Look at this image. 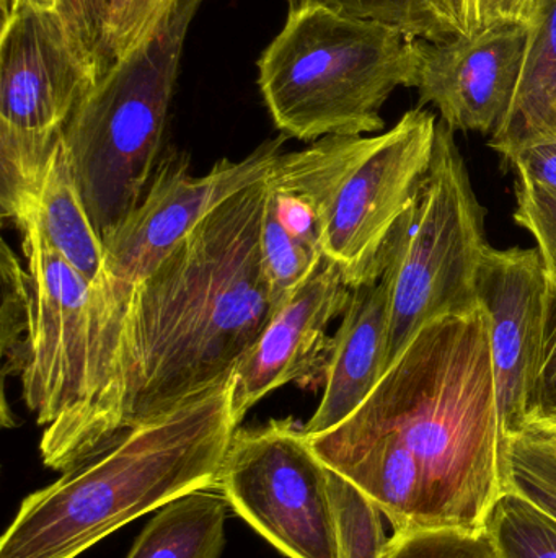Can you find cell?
Returning <instances> with one entry per match:
<instances>
[{
    "label": "cell",
    "instance_id": "cell-4",
    "mask_svg": "<svg viewBox=\"0 0 556 558\" xmlns=\"http://www.w3.org/2000/svg\"><path fill=\"white\" fill-rule=\"evenodd\" d=\"M237 428L228 380L123 429L22 501L0 558H77L124 524L215 487Z\"/></svg>",
    "mask_w": 556,
    "mask_h": 558
},
{
    "label": "cell",
    "instance_id": "cell-33",
    "mask_svg": "<svg viewBox=\"0 0 556 558\" xmlns=\"http://www.w3.org/2000/svg\"><path fill=\"white\" fill-rule=\"evenodd\" d=\"M289 2V9H296V7L306 5V3L316 2V0H287Z\"/></svg>",
    "mask_w": 556,
    "mask_h": 558
},
{
    "label": "cell",
    "instance_id": "cell-7",
    "mask_svg": "<svg viewBox=\"0 0 556 558\" xmlns=\"http://www.w3.org/2000/svg\"><path fill=\"white\" fill-rule=\"evenodd\" d=\"M486 247L485 209L473 192L454 131L440 121L417 205L387 252L391 325L385 371L431 322L479 308L475 279Z\"/></svg>",
    "mask_w": 556,
    "mask_h": 558
},
{
    "label": "cell",
    "instance_id": "cell-31",
    "mask_svg": "<svg viewBox=\"0 0 556 558\" xmlns=\"http://www.w3.org/2000/svg\"><path fill=\"white\" fill-rule=\"evenodd\" d=\"M13 2L20 3V5L32 7V9L36 10L61 13L65 19V22H67L69 28H71L72 33L77 36L78 41L85 46L84 28H82L78 0H13ZM85 48H87V46H85ZM91 58H94V56H91Z\"/></svg>",
    "mask_w": 556,
    "mask_h": 558
},
{
    "label": "cell",
    "instance_id": "cell-27",
    "mask_svg": "<svg viewBox=\"0 0 556 558\" xmlns=\"http://www.w3.org/2000/svg\"><path fill=\"white\" fill-rule=\"evenodd\" d=\"M552 418H556V282L548 281L547 302H545L544 357H542L529 426Z\"/></svg>",
    "mask_w": 556,
    "mask_h": 558
},
{
    "label": "cell",
    "instance_id": "cell-28",
    "mask_svg": "<svg viewBox=\"0 0 556 558\" xmlns=\"http://www.w3.org/2000/svg\"><path fill=\"white\" fill-rule=\"evenodd\" d=\"M519 179L529 180L556 192V140L528 144L508 160Z\"/></svg>",
    "mask_w": 556,
    "mask_h": 558
},
{
    "label": "cell",
    "instance_id": "cell-5",
    "mask_svg": "<svg viewBox=\"0 0 556 558\" xmlns=\"http://www.w3.org/2000/svg\"><path fill=\"white\" fill-rule=\"evenodd\" d=\"M417 39L319 2L289 9L258 61V87L281 134L316 143L384 130L381 111L415 87Z\"/></svg>",
    "mask_w": 556,
    "mask_h": 558
},
{
    "label": "cell",
    "instance_id": "cell-13",
    "mask_svg": "<svg viewBox=\"0 0 556 558\" xmlns=\"http://www.w3.org/2000/svg\"><path fill=\"white\" fill-rule=\"evenodd\" d=\"M548 277L538 248L489 247L475 292L485 314L499 415L506 436L526 432L544 357Z\"/></svg>",
    "mask_w": 556,
    "mask_h": 558
},
{
    "label": "cell",
    "instance_id": "cell-17",
    "mask_svg": "<svg viewBox=\"0 0 556 558\" xmlns=\"http://www.w3.org/2000/svg\"><path fill=\"white\" fill-rule=\"evenodd\" d=\"M20 221L35 222L52 248L91 286L116 288L108 274L103 239L88 215L64 141L52 153L35 198Z\"/></svg>",
    "mask_w": 556,
    "mask_h": 558
},
{
    "label": "cell",
    "instance_id": "cell-25",
    "mask_svg": "<svg viewBox=\"0 0 556 558\" xmlns=\"http://www.w3.org/2000/svg\"><path fill=\"white\" fill-rule=\"evenodd\" d=\"M176 0H110L107 51L111 65L152 36Z\"/></svg>",
    "mask_w": 556,
    "mask_h": 558
},
{
    "label": "cell",
    "instance_id": "cell-6",
    "mask_svg": "<svg viewBox=\"0 0 556 558\" xmlns=\"http://www.w3.org/2000/svg\"><path fill=\"white\" fill-rule=\"evenodd\" d=\"M205 0H176L156 32L114 62L65 128L64 147L98 234L143 202L160 160L186 35Z\"/></svg>",
    "mask_w": 556,
    "mask_h": 558
},
{
    "label": "cell",
    "instance_id": "cell-1",
    "mask_svg": "<svg viewBox=\"0 0 556 558\" xmlns=\"http://www.w3.org/2000/svg\"><path fill=\"white\" fill-rule=\"evenodd\" d=\"M267 177L202 219L131 286L123 429L228 383L276 314L261 255Z\"/></svg>",
    "mask_w": 556,
    "mask_h": 558
},
{
    "label": "cell",
    "instance_id": "cell-12",
    "mask_svg": "<svg viewBox=\"0 0 556 558\" xmlns=\"http://www.w3.org/2000/svg\"><path fill=\"white\" fill-rule=\"evenodd\" d=\"M378 137H323L281 154L271 167L260 244L277 301H286L325 257L323 238L339 190Z\"/></svg>",
    "mask_w": 556,
    "mask_h": 558
},
{
    "label": "cell",
    "instance_id": "cell-19",
    "mask_svg": "<svg viewBox=\"0 0 556 558\" xmlns=\"http://www.w3.org/2000/svg\"><path fill=\"white\" fill-rule=\"evenodd\" d=\"M227 501L196 490L157 510L126 558H219L225 546Z\"/></svg>",
    "mask_w": 556,
    "mask_h": 558
},
{
    "label": "cell",
    "instance_id": "cell-14",
    "mask_svg": "<svg viewBox=\"0 0 556 558\" xmlns=\"http://www.w3.org/2000/svg\"><path fill=\"white\" fill-rule=\"evenodd\" d=\"M529 25L498 22L443 41L417 39L420 107L437 108L453 131L492 137L508 118L524 71Z\"/></svg>",
    "mask_w": 556,
    "mask_h": 558
},
{
    "label": "cell",
    "instance_id": "cell-29",
    "mask_svg": "<svg viewBox=\"0 0 556 558\" xmlns=\"http://www.w3.org/2000/svg\"><path fill=\"white\" fill-rule=\"evenodd\" d=\"M108 2L110 0H78L85 46L97 62L100 77L111 68L107 51Z\"/></svg>",
    "mask_w": 556,
    "mask_h": 558
},
{
    "label": "cell",
    "instance_id": "cell-24",
    "mask_svg": "<svg viewBox=\"0 0 556 558\" xmlns=\"http://www.w3.org/2000/svg\"><path fill=\"white\" fill-rule=\"evenodd\" d=\"M381 558H498L485 530L401 531Z\"/></svg>",
    "mask_w": 556,
    "mask_h": 558
},
{
    "label": "cell",
    "instance_id": "cell-2",
    "mask_svg": "<svg viewBox=\"0 0 556 558\" xmlns=\"http://www.w3.org/2000/svg\"><path fill=\"white\" fill-rule=\"evenodd\" d=\"M326 433L381 439L407 456L420 475L423 530H485L505 492L506 435L482 308L421 328L365 403Z\"/></svg>",
    "mask_w": 556,
    "mask_h": 558
},
{
    "label": "cell",
    "instance_id": "cell-16",
    "mask_svg": "<svg viewBox=\"0 0 556 558\" xmlns=\"http://www.w3.org/2000/svg\"><path fill=\"white\" fill-rule=\"evenodd\" d=\"M391 325V277L351 289L338 331L332 338L323 376V396L312 418L304 425L307 436L336 428L371 396L385 373Z\"/></svg>",
    "mask_w": 556,
    "mask_h": 558
},
{
    "label": "cell",
    "instance_id": "cell-15",
    "mask_svg": "<svg viewBox=\"0 0 556 558\" xmlns=\"http://www.w3.org/2000/svg\"><path fill=\"white\" fill-rule=\"evenodd\" d=\"M349 298L351 288L342 271L323 257L317 270L277 307L235 367L232 409L238 425L273 390L325 376L333 338L329 328L343 315Z\"/></svg>",
    "mask_w": 556,
    "mask_h": 558
},
{
    "label": "cell",
    "instance_id": "cell-21",
    "mask_svg": "<svg viewBox=\"0 0 556 558\" xmlns=\"http://www.w3.org/2000/svg\"><path fill=\"white\" fill-rule=\"evenodd\" d=\"M498 558H556V518L505 490L485 523Z\"/></svg>",
    "mask_w": 556,
    "mask_h": 558
},
{
    "label": "cell",
    "instance_id": "cell-11",
    "mask_svg": "<svg viewBox=\"0 0 556 558\" xmlns=\"http://www.w3.org/2000/svg\"><path fill=\"white\" fill-rule=\"evenodd\" d=\"M284 134L264 141L240 160L222 159L205 175L189 173L185 154L166 153L157 163L146 195L110 234L103 235L107 268L121 298L156 270L157 265L202 219L242 190L260 182L283 154Z\"/></svg>",
    "mask_w": 556,
    "mask_h": 558
},
{
    "label": "cell",
    "instance_id": "cell-20",
    "mask_svg": "<svg viewBox=\"0 0 556 558\" xmlns=\"http://www.w3.org/2000/svg\"><path fill=\"white\" fill-rule=\"evenodd\" d=\"M330 9L394 26L413 39L443 41L472 35L475 0H316Z\"/></svg>",
    "mask_w": 556,
    "mask_h": 558
},
{
    "label": "cell",
    "instance_id": "cell-18",
    "mask_svg": "<svg viewBox=\"0 0 556 558\" xmlns=\"http://www.w3.org/2000/svg\"><path fill=\"white\" fill-rule=\"evenodd\" d=\"M541 140H556V0H539L529 23L521 82L490 147L508 162L522 147Z\"/></svg>",
    "mask_w": 556,
    "mask_h": 558
},
{
    "label": "cell",
    "instance_id": "cell-30",
    "mask_svg": "<svg viewBox=\"0 0 556 558\" xmlns=\"http://www.w3.org/2000/svg\"><path fill=\"white\" fill-rule=\"evenodd\" d=\"M538 3L539 0H475L477 26L480 29L498 22L529 25L534 19Z\"/></svg>",
    "mask_w": 556,
    "mask_h": 558
},
{
    "label": "cell",
    "instance_id": "cell-8",
    "mask_svg": "<svg viewBox=\"0 0 556 558\" xmlns=\"http://www.w3.org/2000/svg\"><path fill=\"white\" fill-rule=\"evenodd\" d=\"M100 72L59 12L2 0L0 208L15 225Z\"/></svg>",
    "mask_w": 556,
    "mask_h": 558
},
{
    "label": "cell",
    "instance_id": "cell-32",
    "mask_svg": "<svg viewBox=\"0 0 556 558\" xmlns=\"http://www.w3.org/2000/svg\"><path fill=\"white\" fill-rule=\"evenodd\" d=\"M529 428L538 429V432L545 433V435L551 436V438H554L556 441V418L534 423V425L529 426Z\"/></svg>",
    "mask_w": 556,
    "mask_h": 558
},
{
    "label": "cell",
    "instance_id": "cell-26",
    "mask_svg": "<svg viewBox=\"0 0 556 558\" xmlns=\"http://www.w3.org/2000/svg\"><path fill=\"white\" fill-rule=\"evenodd\" d=\"M515 221L534 238L548 281L556 282V192L519 179Z\"/></svg>",
    "mask_w": 556,
    "mask_h": 558
},
{
    "label": "cell",
    "instance_id": "cell-23",
    "mask_svg": "<svg viewBox=\"0 0 556 558\" xmlns=\"http://www.w3.org/2000/svg\"><path fill=\"white\" fill-rule=\"evenodd\" d=\"M336 558H381L387 547L382 511L351 482L329 469Z\"/></svg>",
    "mask_w": 556,
    "mask_h": 558
},
{
    "label": "cell",
    "instance_id": "cell-22",
    "mask_svg": "<svg viewBox=\"0 0 556 558\" xmlns=\"http://www.w3.org/2000/svg\"><path fill=\"white\" fill-rule=\"evenodd\" d=\"M505 490L516 492L556 518V441L528 428L506 436Z\"/></svg>",
    "mask_w": 556,
    "mask_h": 558
},
{
    "label": "cell",
    "instance_id": "cell-3",
    "mask_svg": "<svg viewBox=\"0 0 556 558\" xmlns=\"http://www.w3.org/2000/svg\"><path fill=\"white\" fill-rule=\"evenodd\" d=\"M15 228L22 258L2 245L3 360L45 426L42 462L64 472L123 432L126 304L75 271L35 222Z\"/></svg>",
    "mask_w": 556,
    "mask_h": 558
},
{
    "label": "cell",
    "instance_id": "cell-9",
    "mask_svg": "<svg viewBox=\"0 0 556 558\" xmlns=\"http://www.w3.org/2000/svg\"><path fill=\"white\" fill-rule=\"evenodd\" d=\"M218 487L228 507L284 556L336 558L329 468L293 418L237 428Z\"/></svg>",
    "mask_w": 556,
    "mask_h": 558
},
{
    "label": "cell",
    "instance_id": "cell-10",
    "mask_svg": "<svg viewBox=\"0 0 556 558\" xmlns=\"http://www.w3.org/2000/svg\"><path fill=\"white\" fill-rule=\"evenodd\" d=\"M437 118L423 107L407 111L379 134L374 149L355 167L330 213L323 255L349 288L375 281L388 248L417 205L436 144Z\"/></svg>",
    "mask_w": 556,
    "mask_h": 558
}]
</instances>
